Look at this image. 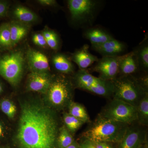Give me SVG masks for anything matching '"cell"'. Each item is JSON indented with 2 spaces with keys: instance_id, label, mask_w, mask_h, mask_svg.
Returning <instances> with one entry per match:
<instances>
[{
  "instance_id": "6da1fadb",
  "label": "cell",
  "mask_w": 148,
  "mask_h": 148,
  "mask_svg": "<svg viewBox=\"0 0 148 148\" xmlns=\"http://www.w3.org/2000/svg\"><path fill=\"white\" fill-rule=\"evenodd\" d=\"M16 139L21 148H58L57 116L49 107L36 101L21 105Z\"/></svg>"
},
{
  "instance_id": "7a4b0ae2",
  "label": "cell",
  "mask_w": 148,
  "mask_h": 148,
  "mask_svg": "<svg viewBox=\"0 0 148 148\" xmlns=\"http://www.w3.org/2000/svg\"><path fill=\"white\" fill-rule=\"evenodd\" d=\"M129 125L99 116L82 134L83 139L95 142L117 144Z\"/></svg>"
},
{
  "instance_id": "3957f363",
  "label": "cell",
  "mask_w": 148,
  "mask_h": 148,
  "mask_svg": "<svg viewBox=\"0 0 148 148\" xmlns=\"http://www.w3.org/2000/svg\"><path fill=\"white\" fill-rule=\"evenodd\" d=\"M114 99H118L137 107L146 92L148 87L131 75L122 76L112 81Z\"/></svg>"
},
{
  "instance_id": "277c9868",
  "label": "cell",
  "mask_w": 148,
  "mask_h": 148,
  "mask_svg": "<svg viewBox=\"0 0 148 148\" xmlns=\"http://www.w3.org/2000/svg\"><path fill=\"white\" fill-rule=\"evenodd\" d=\"M46 94L51 106L57 110H61L68 107L72 101L73 84L64 76L53 77Z\"/></svg>"
},
{
  "instance_id": "5b68a950",
  "label": "cell",
  "mask_w": 148,
  "mask_h": 148,
  "mask_svg": "<svg viewBox=\"0 0 148 148\" xmlns=\"http://www.w3.org/2000/svg\"><path fill=\"white\" fill-rule=\"evenodd\" d=\"M25 65L23 53L16 51L0 58V76L15 86L20 82Z\"/></svg>"
},
{
  "instance_id": "8992f818",
  "label": "cell",
  "mask_w": 148,
  "mask_h": 148,
  "mask_svg": "<svg viewBox=\"0 0 148 148\" xmlns=\"http://www.w3.org/2000/svg\"><path fill=\"white\" fill-rule=\"evenodd\" d=\"M74 80L77 87L96 95L108 97L113 94L112 81L94 76L86 70H79L75 75Z\"/></svg>"
},
{
  "instance_id": "52a82bcc",
  "label": "cell",
  "mask_w": 148,
  "mask_h": 148,
  "mask_svg": "<svg viewBox=\"0 0 148 148\" xmlns=\"http://www.w3.org/2000/svg\"><path fill=\"white\" fill-rule=\"evenodd\" d=\"M99 116L128 125L137 121L138 119L136 107L114 98L106 105Z\"/></svg>"
},
{
  "instance_id": "ba28073f",
  "label": "cell",
  "mask_w": 148,
  "mask_h": 148,
  "mask_svg": "<svg viewBox=\"0 0 148 148\" xmlns=\"http://www.w3.org/2000/svg\"><path fill=\"white\" fill-rule=\"evenodd\" d=\"M68 3L72 19L83 23L93 16L98 3L92 0H69Z\"/></svg>"
},
{
  "instance_id": "9c48e42d",
  "label": "cell",
  "mask_w": 148,
  "mask_h": 148,
  "mask_svg": "<svg viewBox=\"0 0 148 148\" xmlns=\"http://www.w3.org/2000/svg\"><path fill=\"white\" fill-rule=\"evenodd\" d=\"M119 56H103L97 61L92 71L99 73V77L104 80H114L119 73Z\"/></svg>"
},
{
  "instance_id": "30bf717a",
  "label": "cell",
  "mask_w": 148,
  "mask_h": 148,
  "mask_svg": "<svg viewBox=\"0 0 148 148\" xmlns=\"http://www.w3.org/2000/svg\"><path fill=\"white\" fill-rule=\"evenodd\" d=\"M147 140V134L143 130L129 126L116 148H140Z\"/></svg>"
},
{
  "instance_id": "8fae6325",
  "label": "cell",
  "mask_w": 148,
  "mask_h": 148,
  "mask_svg": "<svg viewBox=\"0 0 148 148\" xmlns=\"http://www.w3.org/2000/svg\"><path fill=\"white\" fill-rule=\"evenodd\" d=\"M51 79L48 73L32 72L28 76L27 88L31 91L46 94Z\"/></svg>"
},
{
  "instance_id": "7c38bea8",
  "label": "cell",
  "mask_w": 148,
  "mask_h": 148,
  "mask_svg": "<svg viewBox=\"0 0 148 148\" xmlns=\"http://www.w3.org/2000/svg\"><path fill=\"white\" fill-rule=\"evenodd\" d=\"M27 58L32 72L48 73L50 71L49 63L47 57L43 53L34 49H29Z\"/></svg>"
},
{
  "instance_id": "4fadbf2b",
  "label": "cell",
  "mask_w": 148,
  "mask_h": 148,
  "mask_svg": "<svg viewBox=\"0 0 148 148\" xmlns=\"http://www.w3.org/2000/svg\"><path fill=\"white\" fill-rule=\"evenodd\" d=\"M92 48L103 56H119L126 49L123 43L114 38L101 45L92 47Z\"/></svg>"
},
{
  "instance_id": "5bb4252c",
  "label": "cell",
  "mask_w": 148,
  "mask_h": 148,
  "mask_svg": "<svg viewBox=\"0 0 148 148\" xmlns=\"http://www.w3.org/2000/svg\"><path fill=\"white\" fill-rule=\"evenodd\" d=\"M119 73L122 76L131 75L138 71L139 68L138 58L135 51L123 56H120L119 61Z\"/></svg>"
},
{
  "instance_id": "9a60e30c",
  "label": "cell",
  "mask_w": 148,
  "mask_h": 148,
  "mask_svg": "<svg viewBox=\"0 0 148 148\" xmlns=\"http://www.w3.org/2000/svg\"><path fill=\"white\" fill-rule=\"evenodd\" d=\"M89 46L85 45L80 49L74 53L73 60L79 67L80 70H86L99 59L89 52Z\"/></svg>"
},
{
  "instance_id": "2e32d148",
  "label": "cell",
  "mask_w": 148,
  "mask_h": 148,
  "mask_svg": "<svg viewBox=\"0 0 148 148\" xmlns=\"http://www.w3.org/2000/svg\"><path fill=\"white\" fill-rule=\"evenodd\" d=\"M84 36L91 43L92 47L101 45L113 38L106 31L97 28L88 29L85 32Z\"/></svg>"
},
{
  "instance_id": "e0dca14e",
  "label": "cell",
  "mask_w": 148,
  "mask_h": 148,
  "mask_svg": "<svg viewBox=\"0 0 148 148\" xmlns=\"http://www.w3.org/2000/svg\"><path fill=\"white\" fill-rule=\"evenodd\" d=\"M52 61L55 69L60 73L69 74L74 72L73 65L64 54L58 53L54 55Z\"/></svg>"
},
{
  "instance_id": "ac0fdd59",
  "label": "cell",
  "mask_w": 148,
  "mask_h": 148,
  "mask_svg": "<svg viewBox=\"0 0 148 148\" xmlns=\"http://www.w3.org/2000/svg\"><path fill=\"white\" fill-rule=\"evenodd\" d=\"M12 46H14L23 38L28 32V28L18 22H12L9 24Z\"/></svg>"
},
{
  "instance_id": "d6986e66",
  "label": "cell",
  "mask_w": 148,
  "mask_h": 148,
  "mask_svg": "<svg viewBox=\"0 0 148 148\" xmlns=\"http://www.w3.org/2000/svg\"><path fill=\"white\" fill-rule=\"evenodd\" d=\"M137 121L144 126L148 124V93L146 92L136 107Z\"/></svg>"
},
{
  "instance_id": "ffe728a7",
  "label": "cell",
  "mask_w": 148,
  "mask_h": 148,
  "mask_svg": "<svg viewBox=\"0 0 148 148\" xmlns=\"http://www.w3.org/2000/svg\"><path fill=\"white\" fill-rule=\"evenodd\" d=\"M13 13L17 19L24 23H32L38 19V16L36 14L22 6H18L15 8Z\"/></svg>"
},
{
  "instance_id": "44dd1931",
  "label": "cell",
  "mask_w": 148,
  "mask_h": 148,
  "mask_svg": "<svg viewBox=\"0 0 148 148\" xmlns=\"http://www.w3.org/2000/svg\"><path fill=\"white\" fill-rule=\"evenodd\" d=\"M68 108V113L71 115L82 121L84 123L90 121V118L86 110L81 104L72 101L69 103Z\"/></svg>"
},
{
  "instance_id": "7402d4cb",
  "label": "cell",
  "mask_w": 148,
  "mask_h": 148,
  "mask_svg": "<svg viewBox=\"0 0 148 148\" xmlns=\"http://www.w3.org/2000/svg\"><path fill=\"white\" fill-rule=\"evenodd\" d=\"M74 141L71 133L65 125L59 128L57 138V148H66L72 144Z\"/></svg>"
},
{
  "instance_id": "603a6c76",
  "label": "cell",
  "mask_w": 148,
  "mask_h": 148,
  "mask_svg": "<svg viewBox=\"0 0 148 148\" xmlns=\"http://www.w3.org/2000/svg\"><path fill=\"white\" fill-rule=\"evenodd\" d=\"M65 126L71 133H75L84 123L77 119L68 113H65L63 116Z\"/></svg>"
},
{
  "instance_id": "cb8c5ba5",
  "label": "cell",
  "mask_w": 148,
  "mask_h": 148,
  "mask_svg": "<svg viewBox=\"0 0 148 148\" xmlns=\"http://www.w3.org/2000/svg\"><path fill=\"white\" fill-rule=\"evenodd\" d=\"M12 46L9 24L5 23L0 27V47L7 48Z\"/></svg>"
},
{
  "instance_id": "d4e9b609",
  "label": "cell",
  "mask_w": 148,
  "mask_h": 148,
  "mask_svg": "<svg viewBox=\"0 0 148 148\" xmlns=\"http://www.w3.org/2000/svg\"><path fill=\"white\" fill-rule=\"evenodd\" d=\"M0 108L3 113L9 118L12 119L15 116L16 108L12 101L8 99H3L0 103Z\"/></svg>"
},
{
  "instance_id": "484cf974",
  "label": "cell",
  "mask_w": 148,
  "mask_h": 148,
  "mask_svg": "<svg viewBox=\"0 0 148 148\" xmlns=\"http://www.w3.org/2000/svg\"><path fill=\"white\" fill-rule=\"evenodd\" d=\"M138 58V64L147 70L148 68V46L145 45L142 47L138 51L135 52Z\"/></svg>"
},
{
  "instance_id": "4316f807",
  "label": "cell",
  "mask_w": 148,
  "mask_h": 148,
  "mask_svg": "<svg viewBox=\"0 0 148 148\" xmlns=\"http://www.w3.org/2000/svg\"><path fill=\"white\" fill-rule=\"evenodd\" d=\"M33 41L36 45L40 47H45L47 45L46 40L42 34H38L34 35Z\"/></svg>"
},
{
  "instance_id": "83f0119b",
  "label": "cell",
  "mask_w": 148,
  "mask_h": 148,
  "mask_svg": "<svg viewBox=\"0 0 148 148\" xmlns=\"http://www.w3.org/2000/svg\"><path fill=\"white\" fill-rule=\"evenodd\" d=\"M47 44L51 49L56 50L58 49V37L56 34H55L53 36L49 39L47 40Z\"/></svg>"
},
{
  "instance_id": "f1b7e54d",
  "label": "cell",
  "mask_w": 148,
  "mask_h": 148,
  "mask_svg": "<svg viewBox=\"0 0 148 148\" xmlns=\"http://www.w3.org/2000/svg\"><path fill=\"white\" fill-rule=\"evenodd\" d=\"M9 5L8 3L0 1V16H3L6 15L8 12Z\"/></svg>"
},
{
  "instance_id": "f546056e",
  "label": "cell",
  "mask_w": 148,
  "mask_h": 148,
  "mask_svg": "<svg viewBox=\"0 0 148 148\" xmlns=\"http://www.w3.org/2000/svg\"><path fill=\"white\" fill-rule=\"evenodd\" d=\"M93 143L96 148H115L114 145V143L102 142H95Z\"/></svg>"
},
{
  "instance_id": "4dcf8cb0",
  "label": "cell",
  "mask_w": 148,
  "mask_h": 148,
  "mask_svg": "<svg viewBox=\"0 0 148 148\" xmlns=\"http://www.w3.org/2000/svg\"><path fill=\"white\" fill-rule=\"evenodd\" d=\"M80 148H96L94 143L92 141L84 139L82 142L79 144Z\"/></svg>"
},
{
  "instance_id": "1f68e13d",
  "label": "cell",
  "mask_w": 148,
  "mask_h": 148,
  "mask_svg": "<svg viewBox=\"0 0 148 148\" xmlns=\"http://www.w3.org/2000/svg\"><path fill=\"white\" fill-rule=\"evenodd\" d=\"M38 2L41 5L49 6L55 5L56 3V1L54 0H39Z\"/></svg>"
},
{
  "instance_id": "d6a6232c",
  "label": "cell",
  "mask_w": 148,
  "mask_h": 148,
  "mask_svg": "<svg viewBox=\"0 0 148 148\" xmlns=\"http://www.w3.org/2000/svg\"><path fill=\"white\" fill-rule=\"evenodd\" d=\"M55 33L53 32H50V31H45L43 32L42 35L44 37L45 40H47L49 39L50 38L53 36V35L55 34Z\"/></svg>"
},
{
  "instance_id": "836d02e7",
  "label": "cell",
  "mask_w": 148,
  "mask_h": 148,
  "mask_svg": "<svg viewBox=\"0 0 148 148\" xmlns=\"http://www.w3.org/2000/svg\"><path fill=\"white\" fill-rule=\"evenodd\" d=\"M66 148H80V147L79 144L77 143L76 141H74L72 144Z\"/></svg>"
},
{
  "instance_id": "e575fe53",
  "label": "cell",
  "mask_w": 148,
  "mask_h": 148,
  "mask_svg": "<svg viewBox=\"0 0 148 148\" xmlns=\"http://www.w3.org/2000/svg\"><path fill=\"white\" fill-rule=\"evenodd\" d=\"M3 125L0 123V137L2 136L3 135Z\"/></svg>"
},
{
  "instance_id": "d590c367",
  "label": "cell",
  "mask_w": 148,
  "mask_h": 148,
  "mask_svg": "<svg viewBox=\"0 0 148 148\" xmlns=\"http://www.w3.org/2000/svg\"><path fill=\"white\" fill-rule=\"evenodd\" d=\"M3 89L2 86L1 84L0 83V94L3 92Z\"/></svg>"
},
{
  "instance_id": "8d00e7d4",
  "label": "cell",
  "mask_w": 148,
  "mask_h": 148,
  "mask_svg": "<svg viewBox=\"0 0 148 148\" xmlns=\"http://www.w3.org/2000/svg\"><path fill=\"white\" fill-rule=\"evenodd\" d=\"M143 148V146H142V147H141V148Z\"/></svg>"
}]
</instances>
